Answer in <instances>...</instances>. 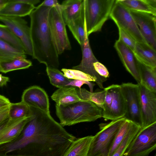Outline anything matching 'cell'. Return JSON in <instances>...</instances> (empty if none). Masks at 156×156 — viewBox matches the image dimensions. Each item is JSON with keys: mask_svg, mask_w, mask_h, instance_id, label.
Instances as JSON below:
<instances>
[{"mask_svg": "<svg viewBox=\"0 0 156 156\" xmlns=\"http://www.w3.org/2000/svg\"><path fill=\"white\" fill-rule=\"evenodd\" d=\"M32 108L34 115L18 136L0 145V156H63L76 139L50 113Z\"/></svg>", "mask_w": 156, "mask_h": 156, "instance_id": "obj_1", "label": "cell"}, {"mask_svg": "<svg viewBox=\"0 0 156 156\" xmlns=\"http://www.w3.org/2000/svg\"><path fill=\"white\" fill-rule=\"evenodd\" d=\"M51 8L39 5L29 15L32 56L47 67L57 69L59 65L58 55L48 24V16Z\"/></svg>", "mask_w": 156, "mask_h": 156, "instance_id": "obj_2", "label": "cell"}, {"mask_svg": "<svg viewBox=\"0 0 156 156\" xmlns=\"http://www.w3.org/2000/svg\"><path fill=\"white\" fill-rule=\"evenodd\" d=\"M56 113L63 127L94 121L102 117L103 109L94 103L82 100L65 106H55Z\"/></svg>", "mask_w": 156, "mask_h": 156, "instance_id": "obj_3", "label": "cell"}, {"mask_svg": "<svg viewBox=\"0 0 156 156\" xmlns=\"http://www.w3.org/2000/svg\"><path fill=\"white\" fill-rule=\"evenodd\" d=\"M116 0H83L87 36L100 31L110 15Z\"/></svg>", "mask_w": 156, "mask_h": 156, "instance_id": "obj_4", "label": "cell"}, {"mask_svg": "<svg viewBox=\"0 0 156 156\" xmlns=\"http://www.w3.org/2000/svg\"><path fill=\"white\" fill-rule=\"evenodd\" d=\"M125 119L123 117L102 125L93 136L87 156H109L116 134Z\"/></svg>", "mask_w": 156, "mask_h": 156, "instance_id": "obj_5", "label": "cell"}, {"mask_svg": "<svg viewBox=\"0 0 156 156\" xmlns=\"http://www.w3.org/2000/svg\"><path fill=\"white\" fill-rule=\"evenodd\" d=\"M156 148V122L141 128L123 156H148Z\"/></svg>", "mask_w": 156, "mask_h": 156, "instance_id": "obj_6", "label": "cell"}, {"mask_svg": "<svg viewBox=\"0 0 156 156\" xmlns=\"http://www.w3.org/2000/svg\"><path fill=\"white\" fill-rule=\"evenodd\" d=\"M51 35L58 55L71 49L66 26L61 14V4L51 8L48 16Z\"/></svg>", "mask_w": 156, "mask_h": 156, "instance_id": "obj_7", "label": "cell"}, {"mask_svg": "<svg viewBox=\"0 0 156 156\" xmlns=\"http://www.w3.org/2000/svg\"><path fill=\"white\" fill-rule=\"evenodd\" d=\"M109 18L120 28L129 35L136 42L147 43L141 34L130 11L115 0Z\"/></svg>", "mask_w": 156, "mask_h": 156, "instance_id": "obj_8", "label": "cell"}, {"mask_svg": "<svg viewBox=\"0 0 156 156\" xmlns=\"http://www.w3.org/2000/svg\"><path fill=\"white\" fill-rule=\"evenodd\" d=\"M126 107L124 117L141 128L140 101L139 86L132 83H123L120 85Z\"/></svg>", "mask_w": 156, "mask_h": 156, "instance_id": "obj_9", "label": "cell"}, {"mask_svg": "<svg viewBox=\"0 0 156 156\" xmlns=\"http://www.w3.org/2000/svg\"><path fill=\"white\" fill-rule=\"evenodd\" d=\"M0 21L6 26L21 41L26 54L32 56L33 49L30 27L27 22L22 17L0 16Z\"/></svg>", "mask_w": 156, "mask_h": 156, "instance_id": "obj_10", "label": "cell"}, {"mask_svg": "<svg viewBox=\"0 0 156 156\" xmlns=\"http://www.w3.org/2000/svg\"><path fill=\"white\" fill-rule=\"evenodd\" d=\"M139 86L141 128L156 122V93L147 88L141 83Z\"/></svg>", "mask_w": 156, "mask_h": 156, "instance_id": "obj_11", "label": "cell"}, {"mask_svg": "<svg viewBox=\"0 0 156 156\" xmlns=\"http://www.w3.org/2000/svg\"><path fill=\"white\" fill-rule=\"evenodd\" d=\"M129 11L147 44L156 51V16Z\"/></svg>", "mask_w": 156, "mask_h": 156, "instance_id": "obj_12", "label": "cell"}, {"mask_svg": "<svg viewBox=\"0 0 156 156\" xmlns=\"http://www.w3.org/2000/svg\"><path fill=\"white\" fill-rule=\"evenodd\" d=\"M82 57L81 62L73 66V69L80 70L96 79L95 82L99 87L104 89L103 83L107 79L99 75L96 71L94 63L98 61L94 55L89 44L88 37H87L83 44L81 46Z\"/></svg>", "mask_w": 156, "mask_h": 156, "instance_id": "obj_13", "label": "cell"}, {"mask_svg": "<svg viewBox=\"0 0 156 156\" xmlns=\"http://www.w3.org/2000/svg\"><path fill=\"white\" fill-rule=\"evenodd\" d=\"M21 101L31 108L50 113L48 95L43 89L38 86H32L24 90Z\"/></svg>", "mask_w": 156, "mask_h": 156, "instance_id": "obj_14", "label": "cell"}, {"mask_svg": "<svg viewBox=\"0 0 156 156\" xmlns=\"http://www.w3.org/2000/svg\"><path fill=\"white\" fill-rule=\"evenodd\" d=\"M114 47L126 70L135 79L137 84L141 83L137 60L133 51L119 39L116 40Z\"/></svg>", "mask_w": 156, "mask_h": 156, "instance_id": "obj_15", "label": "cell"}, {"mask_svg": "<svg viewBox=\"0 0 156 156\" xmlns=\"http://www.w3.org/2000/svg\"><path fill=\"white\" fill-rule=\"evenodd\" d=\"M107 87L111 93L112 100L109 113L104 119L113 121L124 117L126 113V104L120 85L113 84Z\"/></svg>", "mask_w": 156, "mask_h": 156, "instance_id": "obj_16", "label": "cell"}, {"mask_svg": "<svg viewBox=\"0 0 156 156\" xmlns=\"http://www.w3.org/2000/svg\"><path fill=\"white\" fill-rule=\"evenodd\" d=\"M36 7L19 0H9L0 10V16L22 17L30 14Z\"/></svg>", "mask_w": 156, "mask_h": 156, "instance_id": "obj_17", "label": "cell"}, {"mask_svg": "<svg viewBox=\"0 0 156 156\" xmlns=\"http://www.w3.org/2000/svg\"><path fill=\"white\" fill-rule=\"evenodd\" d=\"M32 116L15 120L9 119L7 126L0 132V145L11 142L16 138Z\"/></svg>", "mask_w": 156, "mask_h": 156, "instance_id": "obj_18", "label": "cell"}, {"mask_svg": "<svg viewBox=\"0 0 156 156\" xmlns=\"http://www.w3.org/2000/svg\"><path fill=\"white\" fill-rule=\"evenodd\" d=\"M133 52L138 61L147 66L156 67V51L148 44L136 42Z\"/></svg>", "mask_w": 156, "mask_h": 156, "instance_id": "obj_19", "label": "cell"}, {"mask_svg": "<svg viewBox=\"0 0 156 156\" xmlns=\"http://www.w3.org/2000/svg\"><path fill=\"white\" fill-rule=\"evenodd\" d=\"M51 97L58 106L67 105L82 100L77 94L76 87L70 86L59 88Z\"/></svg>", "mask_w": 156, "mask_h": 156, "instance_id": "obj_20", "label": "cell"}, {"mask_svg": "<svg viewBox=\"0 0 156 156\" xmlns=\"http://www.w3.org/2000/svg\"><path fill=\"white\" fill-rule=\"evenodd\" d=\"M83 0H66L61 4V14L66 25L80 14Z\"/></svg>", "mask_w": 156, "mask_h": 156, "instance_id": "obj_21", "label": "cell"}, {"mask_svg": "<svg viewBox=\"0 0 156 156\" xmlns=\"http://www.w3.org/2000/svg\"><path fill=\"white\" fill-rule=\"evenodd\" d=\"M130 10L146 13L156 16V0H117Z\"/></svg>", "mask_w": 156, "mask_h": 156, "instance_id": "obj_22", "label": "cell"}, {"mask_svg": "<svg viewBox=\"0 0 156 156\" xmlns=\"http://www.w3.org/2000/svg\"><path fill=\"white\" fill-rule=\"evenodd\" d=\"M68 28L80 46L84 43L87 36L85 26L84 9L83 4L80 15L67 25Z\"/></svg>", "mask_w": 156, "mask_h": 156, "instance_id": "obj_23", "label": "cell"}, {"mask_svg": "<svg viewBox=\"0 0 156 156\" xmlns=\"http://www.w3.org/2000/svg\"><path fill=\"white\" fill-rule=\"evenodd\" d=\"M141 83L151 91L156 93V67L145 65L137 60Z\"/></svg>", "mask_w": 156, "mask_h": 156, "instance_id": "obj_24", "label": "cell"}, {"mask_svg": "<svg viewBox=\"0 0 156 156\" xmlns=\"http://www.w3.org/2000/svg\"><path fill=\"white\" fill-rule=\"evenodd\" d=\"M93 136H88L75 139L63 156H87Z\"/></svg>", "mask_w": 156, "mask_h": 156, "instance_id": "obj_25", "label": "cell"}, {"mask_svg": "<svg viewBox=\"0 0 156 156\" xmlns=\"http://www.w3.org/2000/svg\"><path fill=\"white\" fill-rule=\"evenodd\" d=\"M26 54L10 44L0 40V62L17 58H26Z\"/></svg>", "mask_w": 156, "mask_h": 156, "instance_id": "obj_26", "label": "cell"}, {"mask_svg": "<svg viewBox=\"0 0 156 156\" xmlns=\"http://www.w3.org/2000/svg\"><path fill=\"white\" fill-rule=\"evenodd\" d=\"M33 115L32 108L22 101L11 103L9 105V118L10 119H24L32 117Z\"/></svg>", "mask_w": 156, "mask_h": 156, "instance_id": "obj_27", "label": "cell"}, {"mask_svg": "<svg viewBox=\"0 0 156 156\" xmlns=\"http://www.w3.org/2000/svg\"><path fill=\"white\" fill-rule=\"evenodd\" d=\"M76 90L80 99L92 102L103 109L106 94V91L104 89L101 91L94 93L89 91L84 88L76 87Z\"/></svg>", "mask_w": 156, "mask_h": 156, "instance_id": "obj_28", "label": "cell"}, {"mask_svg": "<svg viewBox=\"0 0 156 156\" xmlns=\"http://www.w3.org/2000/svg\"><path fill=\"white\" fill-rule=\"evenodd\" d=\"M32 66L31 61L26 58H15L0 62V72L5 73L14 70L27 69Z\"/></svg>", "mask_w": 156, "mask_h": 156, "instance_id": "obj_29", "label": "cell"}, {"mask_svg": "<svg viewBox=\"0 0 156 156\" xmlns=\"http://www.w3.org/2000/svg\"><path fill=\"white\" fill-rule=\"evenodd\" d=\"M46 71L51 83L58 88L67 86L72 80L65 77L64 74L57 69L47 66Z\"/></svg>", "mask_w": 156, "mask_h": 156, "instance_id": "obj_30", "label": "cell"}, {"mask_svg": "<svg viewBox=\"0 0 156 156\" xmlns=\"http://www.w3.org/2000/svg\"><path fill=\"white\" fill-rule=\"evenodd\" d=\"M141 128L132 122L126 136L112 156H123L130 143Z\"/></svg>", "mask_w": 156, "mask_h": 156, "instance_id": "obj_31", "label": "cell"}, {"mask_svg": "<svg viewBox=\"0 0 156 156\" xmlns=\"http://www.w3.org/2000/svg\"><path fill=\"white\" fill-rule=\"evenodd\" d=\"M0 40L25 51L24 47L20 40L13 34L6 26L1 24H0Z\"/></svg>", "mask_w": 156, "mask_h": 156, "instance_id": "obj_32", "label": "cell"}, {"mask_svg": "<svg viewBox=\"0 0 156 156\" xmlns=\"http://www.w3.org/2000/svg\"><path fill=\"white\" fill-rule=\"evenodd\" d=\"M132 122L126 119L123 122L116 134L109 156H112L121 144L127 134Z\"/></svg>", "mask_w": 156, "mask_h": 156, "instance_id": "obj_33", "label": "cell"}, {"mask_svg": "<svg viewBox=\"0 0 156 156\" xmlns=\"http://www.w3.org/2000/svg\"><path fill=\"white\" fill-rule=\"evenodd\" d=\"M61 71L64 76L69 79L95 82L96 79L83 72L75 69L63 68Z\"/></svg>", "mask_w": 156, "mask_h": 156, "instance_id": "obj_34", "label": "cell"}, {"mask_svg": "<svg viewBox=\"0 0 156 156\" xmlns=\"http://www.w3.org/2000/svg\"><path fill=\"white\" fill-rule=\"evenodd\" d=\"M119 38L123 43L133 51L136 42L127 33L120 28H118Z\"/></svg>", "mask_w": 156, "mask_h": 156, "instance_id": "obj_35", "label": "cell"}, {"mask_svg": "<svg viewBox=\"0 0 156 156\" xmlns=\"http://www.w3.org/2000/svg\"><path fill=\"white\" fill-rule=\"evenodd\" d=\"M104 89L106 91V94L103 105L102 117L105 119L109 113L111 105L112 97L111 93L107 87Z\"/></svg>", "mask_w": 156, "mask_h": 156, "instance_id": "obj_36", "label": "cell"}, {"mask_svg": "<svg viewBox=\"0 0 156 156\" xmlns=\"http://www.w3.org/2000/svg\"><path fill=\"white\" fill-rule=\"evenodd\" d=\"M94 66L96 71L99 75L106 79L109 77L110 75L108 70L99 61L94 63Z\"/></svg>", "mask_w": 156, "mask_h": 156, "instance_id": "obj_37", "label": "cell"}, {"mask_svg": "<svg viewBox=\"0 0 156 156\" xmlns=\"http://www.w3.org/2000/svg\"><path fill=\"white\" fill-rule=\"evenodd\" d=\"M84 84L88 85L90 92H93V87L95 84L90 81L77 80H72L68 84L67 86H70L80 88L81 86Z\"/></svg>", "mask_w": 156, "mask_h": 156, "instance_id": "obj_38", "label": "cell"}, {"mask_svg": "<svg viewBox=\"0 0 156 156\" xmlns=\"http://www.w3.org/2000/svg\"><path fill=\"white\" fill-rule=\"evenodd\" d=\"M9 107L0 109V123L9 118Z\"/></svg>", "mask_w": 156, "mask_h": 156, "instance_id": "obj_39", "label": "cell"}, {"mask_svg": "<svg viewBox=\"0 0 156 156\" xmlns=\"http://www.w3.org/2000/svg\"><path fill=\"white\" fill-rule=\"evenodd\" d=\"M39 5L47 7H53L58 6L60 4L57 0H46Z\"/></svg>", "mask_w": 156, "mask_h": 156, "instance_id": "obj_40", "label": "cell"}, {"mask_svg": "<svg viewBox=\"0 0 156 156\" xmlns=\"http://www.w3.org/2000/svg\"><path fill=\"white\" fill-rule=\"evenodd\" d=\"M11 103L9 99L0 94V109L9 106Z\"/></svg>", "mask_w": 156, "mask_h": 156, "instance_id": "obj_41", "label": "cell"}, {"mask_svg": "<svg viewBox=\"0 0 156 156\" xmlns=\"http://www.w3.org/2000/svg\"><path fill=\"white\" fill-rule=\"evenodd\" d=\"M9 78L2 76L0 74V87L6 86L8 82H9Z\"/></svg>", "mask_w": 156, "mask_h": 156, "instance_id": "obj_42", "label": "cell"}, {"mask_svg": "<svg viewBox=\"0 0 156 156\" xmlns=\"http://www.w3.org/2000/svg\"><path fill=\"white\" fill-rule=\"evenodd\" d=\"M20 2L33 5L34 6L40 2V0H19Z\"/></svg>", "mask_w": 156, "mask_h": 156, "instance_id": "obj_43", "label": "cell"}, {"mask_svg": "<svg viewBox=\"0 0 156 156\" xmlns=\"http://www.w3.org/2000/svg\"><path fill=\"white\" fill-rule=\"evenodd\" d=\"M9 121V118L0 123V132L7 125Z\"/></svg>", "mask_w": 156, "mask_h": 156, "instance_id": "obj_44", "label": "cell"}, {"mask_svg": "<svg viewBox=\"0 0 156 156\" xmlns=\"http://www.w3.org/2000/svg\"><path fill=\"white\" fill-rule=\"evenodd\" d=\"M9 0H0V5H5L8 3Z\"/></svg>", "mask_w": 156, "mask_h": 156, "instance_id": "obj_45", "label": "cell"}, {"mask_svg": "<svg viewBox=\"0 0 156 156\" xmlns=\"http://www.w3.org/2000/svg\"><path fill=\"white\" fill-rule=\"evenodd\" d=\"M5 5H0V10Z\"/></svg>", "mask_w": 156, "mask_h": 156, "instance_id": "obj_46", "label": "cell"}, {"mask_svg": "<svg viewBox=\"0 0 156 156\" xmlns=\"http://www.w3.org/2000/svg\"><path fill=\"white\" fill-rule=\"evenodd\" d=\"M155 156H156V154L155 155Z\"/></svg>", "mask_w": 156, "mask_h": 156, "instance_id": "obj_47", "label": "cell"}]
</instances>
